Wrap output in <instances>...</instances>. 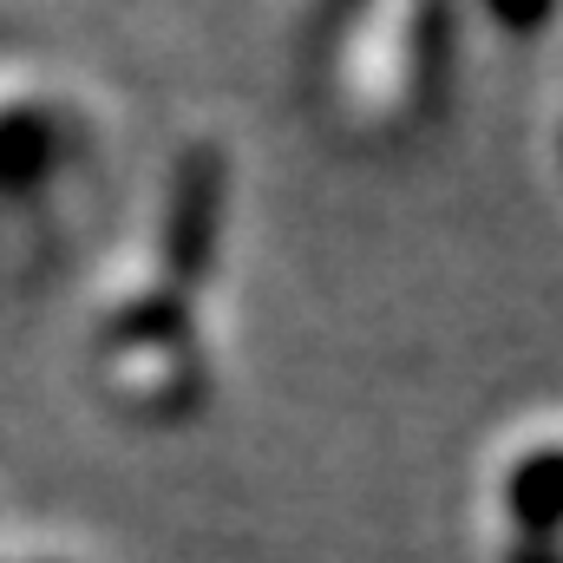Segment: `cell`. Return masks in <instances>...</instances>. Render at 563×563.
Listing matches in <instances>:
<instances>
[{
  "label": "cell",
  "instance_id": "7",
  "mask_svg": "<svg viewBox=\"0 0 563 563\" xmlns=\"http://www.w3.org/2000/svg\"><path fill=\"white\" fill-rule=\"evenodd\" d=\"M505 563H563V551H558V544H518Z\"/></svg>",
  "mask_w": 563,
  "mask_h": 563
},
{
  "label": "cell",
  "instance_id": "4",
  "mask_svg": "<svg viewBox=\"0 0 563 563\" xmlns=\"http://www.w3.org/2000/svg\"><path fill=\"white\" fill-rule=\"evenodd\" d=\"M505 505L525 531V544H551L563 531V445H538L511 465L505 478Z\"/></svg>",
  "mask_w": 563,
  "mask_h": 563
},
{
  "label": "cell",
  "instance_id": "1",
  "mask_svg": "<svg viewBox=\"0 0 563 563\" xmlns=\"http://www.w3.org/2000/svg\"><path fill=\"white\" fill-rule=\"evenodd\" d=\"M99 374L112 380V394L151 413V420H177L203 400V354H197V321H190V295L144 282L132 288L106 321H99Z\"/></svg>",
  "mask_w": 563,
  "mask_h": 563
},
{
  "label": "cell",
  "instance_id": "3",
  "mask_svg": "<svg viewBox=\"0 0 563 563\" xmlns=\"http://www.w3.org/2000/svg\"><path fill=\"white\" fill-rule=\"evenodd\" d=\"M59 164V112L26 79L0 73V190H33Z\"/></svg>",
  "mask_w": 563,
  "mask_h": 563
},
{
  "label": "cell",
  "instance_id": "5",
  "mask_svg": "<svg viewBox=\"0 0 563 563\" xmlns=\"http://www.w3.org/2000/svg\"><path fill=\"white\" fill-rule=\"evenodd\" d=\"M407 73H413V106L432 112L445 99V73H452V13L445 7H420L413 13V59H407Z\"/></svg>",
  "mask_w": 563,
  "mask_h": 563
},
{
  "label": "cell",
  "instance_id": "2",
  "mask_svg": "<svg viewBox=\"0 0 563 563\" xmlns=\"http://www.w3.org/2000/svg\"><path fill=\"white\" fill-rule=\"evenodd\" d=\"M223 210H230V157L217 144H184L170 164L164 217H157V276L151 282L197 295L223 243Z\"/></svg>",
  "mask_w": 563,
  "mask_h": 563
},
{
  "label": "cell",
  "instance_id": "6",
  "mask_svg": "<svg viewBox=\"0 0 563 563\" xmlns=\"http://www.w3.org/2000/svg\"><path fill=\"white\" fill-rule=\"evenodd\" d=\"M492 20L511 26V33H538V26H551V0H544V7H498V0H492Z\"/></svg>",
  "mask_w": 563,
  "mask_h": 563
},
{
  "label": "cell",
  "instance_id": "8",
  "mask_svg": "<svg viewBox=\"0 0 563 563\" xmlns=\"http://www.w3.org/2000/svg\"><path fill=\"white\" fill-rule=\"evenodd\" d=\"M0 563H59V558H0Z\"/></svg>",
  "mask_w": 563,
  "mask_h": 563
}]
</instances>
